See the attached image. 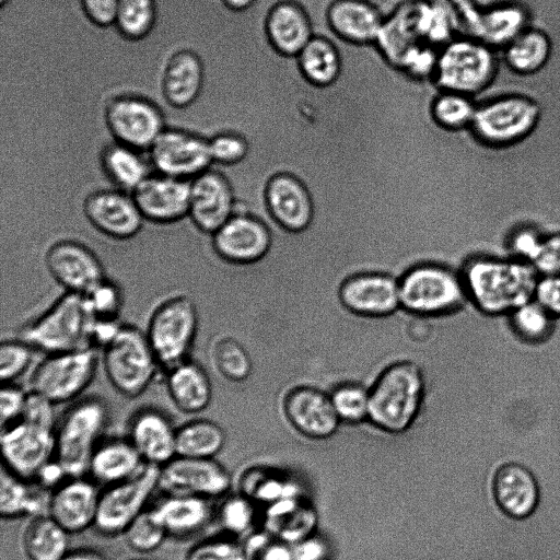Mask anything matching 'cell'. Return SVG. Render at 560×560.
Instances as JSON below:
<instances>
[{
  "label": "cell",
  "mask_w": 560,
  "mask_h": 560,
  "mask_svg": "<svg viewBox=\"0 0 560 560\" xmlns=\"http://www.w3.org/2000/svg\"><path fill=\"white\" fill-rule=\"evenodd\" d=\"M459 272L468 302L485 314L511 313L535 298L538 272L524 260L471 255Z\"/></svg>",
  "instance_id": "cell-1"
},
{
  "label": "cell",
  "mask_w": 560,
  "mask_h": 560,
  "mask_svg": "<svg viewBox=\"0 0 560 560\" xmlns=\"http://www.w3.org/2000/svg\"><path fill=\"white\" fill-rule=\"evenodd\" d=\"M425 395L422 368L409 361L394 363L370 387L369 421L386 432L404 433L420 417Z\"/></svg>",
  "instance_id": "cell-2"
},
{
  "label": "cell",
  "mask_w": 560,
  "mask_h": 560,
  "mask_svg": "<svg viewBox=\"0 0 560 560\" xmlns=\"http://www.w3.org/2000/svg\"><path fill=\"white\" fill-rule=\"evenodd\" d=\"M108 418L106 401L96 396L79 399L65 411L55 429V460L66 477L89 471Z\"/></svg>",
  "instance_id": "cell-3"
},
{
  "label": "cell",
  "mask_w": 560,
  "mask_h": 560,
  "mask_svg": "<svg viewBox=\"0 0 560 560\" xmlns=\"http://www.w3.org/2000/svg\"><path fill=\"white\" fill-rule=\"evenodd\" d=\"M94 323L85 296L66 292L22 330L21 338L46 354L90 348Z\"/></svg>",
  "instance_id": "cell-4"
},
{
  "label": "cell",
  "mask_w": 560,
  "mask_h": 560,
  "mask_svg": "<svg viewBox=\"0 0 560 560\" xmlns=\"http://www.w3.org/2000/svg\"><path fill=\"white\" fill-rule=\"evenodd\" d=\"M101 352L109 384L126 398L141 396L162 370L145 331L133 325L121 324Z\"/></svg>",
  "instance_id": "cell-5"
},
{
  "label": "cell",
  "mask_w": 560,
  "mask_h": 560,
  "mask_svg": "<svg viewBox=\"0 0 560 560\" xmlns=\"http://www.w3.org/2000/svg\"><path fill=\"white\" fill-rule=\"evenodd\" d=\"M398 281L401 307L413 314L448 315L469 303L459 270L444 264L416 265Z\"/></svg>",
  "instance_id": "cell-6"
},
{
  "label": "cell",
  "mask_w": 560,
  "mask_h": 560,
  "mask_svg": "<svg viewBox=\"0 0 560 560\" xmlns=\"http://www.w3.org/2000/svg\"><path fill=\"white\" fill-rule=\"evenodd\" d=\"M198 325L196 304L185 294L173 295L156 305L145 335L162 370L190 359Z\"/></svg>",
  "instance_id": "cell-7"
},
{
  "label": "cell",
  "mask_w": 560,
  "mask_h": 560,
  "mask_svg": "<svg viewBox=\"0 0 560 560\" xmlns=\"http://www.w3.org/2000/svg\"><path fill=\"white\" fill-rule=\"evenodd\" d=\"M497 60L492 47L472 36H457L439 52L433 79L444 91L474 95L493 80Z\"/></svg>",
  "instance_id": "cell-8"
},
{
  "label": "cell",
  "mask_w": 560,
  "mask_h": 560,
  "mask_svg": "<svg viewBox=\"0 0 560 560\" xmlns=\"http://www.w3.org/2000/svg\"><path fill=\"white\" fill-rule=\"evenodd\" d=\"M540 107L533 98L508 94L477 104L470 125L476 141L488 147H508L526 138L537 126Z\"/></svg>",
  "instance_id": "cell-9"
},
{
  "label": "cell",
  "mask_w": 560,
  "mask_h": 560,
  "mask_svg": "<svg viewBox=\"0 0 560 560\" xmlns=\"http://www.w3.org/2000/svg\"><path fill=\"white\" fill-rule=\"evenodd\" d=\"M100 362L93 347L46 354L30 377V390L55 405L73 401L92 384Z\"/></svg>",
  "instance_id": "cell-10"
},
{
  "label": "cell",
  "mask_w": 560,
  "mask_h": 560,
  "mask_svg": "<svg viewBox=\"0 0 560 560\" xmlns=\"http://www.w3.org/2000/svg\"><path fill=\"white\" fill-rule=\"evenodd\" d=\"M160 466L145 464L131 478L110 485L101 493L95 526L105 535L124 534L159 488Z\"/></svg>",
  "instance_id": "cell-11"
},
{
  "label": "cell",
  "mask_w": 560,
  "mask_h": 560,
  "mask_svg": "<svg viewBox=\"0 0 560 560\" xmlns=\"http://www.w3.org/2000/svg\"><path fill=\"white\" fill-rule=\"evenodd\" d=\"M2 466L24 478H38L55 460V430L19 419L1 427Z\"/></svg>",
  "instance_id": "cell-12"
},
{
  "label": "cell",
  "mask_w": 560,
  "mask_h": 560,
  "mask_svg": "<svg viewBox=\"0 0 560 560\" xmlns=\"http://www.w3.org/2000/svg\"><path fill=\"white\" fill-rule=\"evenodd\" d=\"M147 153L155 173L187 180L213 164L209 140L180 128L166 127Z\"/></svg>",
  "instance_id": "cell-13"
},
{
  "label": "cell",
  "mask_w": 560,
  "mask_h": 560,
  "mask_svg": "<svg viewBox=\"0 0 560 560\" xmlns=\"http://www.w3.org/2000/svg\"><path fill=\"white\" fill-rule=\"evenodd\" d=\"M107 127L115 141L148 151L166 128L160 106L137 95L112 100L105 112Z\"/></svg>",
  "instance_id": "cell-14"
},
{
  "label": "cell",
  "mask_w": 560,
  "mask_h": 560,
  "mask_svg": "<svg viewBox=\"0 0 560 560\" xmlns=\"http://www.w3.org/2000/svg\"><path fill=\"white\" fill-rule=\"evenodd\" d=\"M44 260L51 278L66 292L86 294L106 279L97 255L77 240L61 238L54 242Z\"/></svg>",
  "instance_id": "cell-15"
},
{
  "label": "cell",
  "mask_w": 560,
  "mask_h": 560,
  "mask_svg": "<svg viewBox=\"0 0 560 560\" xmlns=\"http://www.w3.org/2000/svg\"><path fill=\"white\" fill-rule=\"evenodd\" d=\"M231 485L228 470L214 458L176 456L160 467L159 488L167 494L215 498Z\"/></svg>",
  "instance_id": "cell-16"
},
{
  "label": "cell",
  "mask_w": 560,
  "mask_h": 560,
  "mask_svg": "<svg viewBox=\"0 0 560 560\" xmlns=\"http://www.w3.org/2000/svg\"><path fill=\"white\" fill-rule=\"evenodd\" d=\"M83 214L91 229L115 241H129L145 226L132 195L118 189H103L90 195Z\"/></svg>",
  "instance_id": "cell-17"
},
{
  "label": "cell",
  "mask_w": 560,
  "mask_h": 560,
  "mask_svg": "<svg viewBox=\"0 0 560 560\" xmlns=\"http://www.w3.org/2000/svg\"><path fill=\"white\" fill-rule=\"evenodd\" d=\"M210 238L213 253L229 265L255 262L267 254L271 245L267 224L244 212H235Z\"/></svg>",
  "instance_id": "cell-18"
},
{
  "label": "cell",
  "mask_w": 560,
  "mask_h": 560,
  "mask_svg": "<svg viewBox=\"0 0 560 560\" xmlns=\"http://www.w3.org/2000/svg\"><path fill=\"white\" fill-rule=\"evenodd\" d=\"M235 212L233 188L219 170L211 167L191 180L188 218L199 233L211 236Z\"/></svg>",
  "instance_id": "cell-19"
},
{
  "label": "cell",
  "mask_w": 560,
  "mask_h": 560,
  "mask_svg": "<svg viewBox=\"0 0 560 560\" xmlns=\"http://www.w3.org/2000/svg\"><path fill=\"white\" fill-rule=\"evenodd\" d=\"M191 180L153 172L132 192L144 220L171 225L189 214Z\"/></svg>",
  "instance_id": "cell-20"
},
{
  "label": "cell",
  "mask_w": 560,
  "mask_h": 560,
  "mask_svg": "<svg viewBox=\"0 0 560 560\" xmlns=\"http://www.w3.org/2000/svg\"><path fill=\"white\" fill-rule=\"evenodd\" d=\"M343 305L364 316H387L401 307L399 281L384 272H361L348 278L340 290Z\"/></svg>",
  "instance_id": "cell-21"
},
{
  "label": "cell",
  "mask_w": 560,
  "mask_h": 560,
  "mask_svg": "<svg viewBox=\"0 0 560 560\" xmlns=\"http://www.w3.org/2000/svg\"><path fill=\"white\" fill-rule=\"evenodd\" d=\"M284 409L292 427L310 439H329L342 425L329 394L315 387L303 386L291 392Z\"/></svg>",
  "instance_id": "cell-22"
},
{
  "label": "cell",
  "mask_w": 560,
  "mask_h": 560,
  "mask_svg": "<svg viewBox=\"0 0 560 560\" xmlns=\"http://www.w3.org/2000/svg\"><path fill=\"white\" fill-rule=\"evenodd\" d=\"M176 433L177 428L163 411L143 407L130 417L127 439L145 464L161 467L177 456Z\"/></svg>",
  "instance_id": "cell-23"
},
{
  "label": "cell",
  "mask_w": 560,
  "mask_h": 560,
  "mask_svg": "<svg viewBox=\"0 0 560 560\" xmlns=\"http://www.w3.org/2000/svg\"><path fill=\"white\" fill-rule=\"evenodd\" d=\"M101 493L82 477L62 482L48 501V515L69 534L81 533L95 525Z\"/></svg>",
  "instance_id": "cell-24"
},
{
  "label": "cell",
  "mask_w": 560,
  "mask_h": 560,
  "mask_svg": "<svg viewBox=\"0 0 560 560\" xmlns=\"http://www.w3.org/2000/svg\"><path fill=\"white\" fill-rule=\"evenodd\" d=\"M491 490L500 511L513 520L530 516L540 500L536 477L520 463L501 465L493 475Z\"/></svg>",
  "instance_id": "cell-25"
},
{
  "label": "cell",
  "mask_w": 560,
  "mask_h": 560,
  "mask_svg": "<svg viewBox=\"0 0 560 560\" xmlns=\"http://www.w3.org/2000/svg\"><path fill=\"white\" fill-rule=\"evenodd\" d=\"M266 201L273 220L289 231H303L312 221L314 207L310 191L293 175L283 173L271 178Z\"/></svg>",
  "instance_id": "cell-26"
},
{
  "label": "cell",
  "mask_w": 560,
  "mask_h": 560,
  "mask_svg": "<svg viewBox=\"0 0 560 560\" xmlns=\"http://www.w3.org/2000/svg\"><path fill=\"white\" fill-rule=\"evenodd\" d=\"M165 372L166 390L177 410L198 415L211 405L212 382L199 363L187 359Z\"/></svg>",
  "instance_id": "cell-27"
},
{
  "label": "cell",
  "mask_w": 560,
  "mask_h": 560,
  "mask_svg": "<svg viewBox=\"0 0 560 560\" xmlns=\"http://www.w3.org/2000/svg\"><path fill=\"white\" fill-rule=\"evenodd\" d=\"M203 68L196 54L182 50L172 56L162 79L166 104L164 116L192 104L202 91Z\"/></svg>",
  "instance_id": "cell-28"
},
{
  "label": "cell",
  "mask_w": 560,
  "mask_h": 560,
  "mask_svg": "<svg viewBox=\"0 0 560 560\" xmlns=\"http://www.w3.org/2000/svg\"><path fill=\"white\" fill-rule=\"evenodd\" d=\"M328 20L335 33L346 42L375 43L384 24V15L368 0H336Z\"/></svg>",
  "instance_id": "cell-29"
},
{
  "label": "cell",
  "mask_w": 560,
  "mask_h": 560,
  "mask_svg": "<svg viewBox=\"0 0 560 560\" xmlns=\"http://www.w3.org/2000/svg\"><path fill=\"white\" fill-rule=\"evenodd\" d=\"M267 31L272 45L289 56H298L314 36L307 13L294 1H281L271 9Z\"/></svg>",
  "instance_id": "cell-30"
},
{
  "label": "cell",
  "mask_w": 560,
  "mask_h": 560,
  "mask_svg": "<svg viewBox=\"0 0 560 560\" xmlns=\"http://www.w3.org/2000/svg\"><path fill=\"white\" fill-rule=\"evenodd\" d=\"M101 163L110 187L128 194L154 172L147 151L117 141L104 149Z\"/></svg>",
  "instance_id": "cell-31"
},
{
  "label": "cell",
  "mask_w": 560,
  "mask_h": 560,
  "mask_svg": "<svg viewBox=\"0 0 560 560\" xmlns=\"http://www.w3.org/2000/svg\"><path fill=\"white\" fill-rule=\"evenodd\" d=\"M144 465L128 439H109L97 445L89 472L96 481L110 486L137 475Z\"/></svg>",
  "instance_id": "cell-32"
},
{
  "label": "cell",
  "mask_w": 560,
  "mask_h": 560,
  "mask_svg": "<svg viewBox=\"0 0 560 560\" xmlns=\"http://www.w3.org/2000/svg\"><path fill=\"white\" fill-rule=\"evenodd\" d=\"M209 359L217 375L235 392L254 371L247 348L229 332H221L211 340Z\"/></svg>",
  "instance_id": "cell-33"
},
{
  "label": "cell",
  "mask_w": 560,
  "mask_h": 560,
  "mask_svg": "<svg viewBox=\"0 0 560 560\" xmlns=\"http://www.w3.org/2000/svg\"><path fill=\"white\" fill-rule=\"evenodd\" d=\"M154 510L168 535L192 534L210 517L208 499L196 495L167 494Z\"/></svg>",
  "instance_id": "cell-34"
},
{
  "label": "cell",
  "mask_w": 560,
  "mask_h": 560,
  "mask_svg": "<svg viewBox=\"0 0 560 560\" xmlns=\"http://www.w3.org/2000/svg\"><path fill=\"white\" fill-rule=\"evenodd\" d=\"M69 535L50 515L35 516L23 534L28 560H61L69 551Z\"/></svg>",
  "instance_id": "cell-35"
},
{
  "label": "cell",
  "mask_w": 560,
  "mask_h": 560,
  "mask_svg": "<svg viewBox=\"0 0 560 560\" xmlns=\"http://www.w3.org/2000/svg\"><path fill=\"white\" fill-rule=\"evenodd\" d=\"M225 443L224 428L213 420L194 419L177 428V456L214 458Z\"/></svg>",
  "instance_id": "cell-36"
},
{
  "label": "cell",
  "mask_w": 560,
  "mask_h": 560,
  "mask_svg": "<svg viewBox=\"0 0 560 560\" xmlns=\"http://www.w3.org/2000/svg\"><path fill=\"white\" fill-rule=\"evenodd\" d=\"M526 10L516 3L494 5L482 12L476 37L491 47H505L527 28Z\"/></svg>",
  "instance_id": "cell-37"
},
{
  "label": "cell",
  "mask_w": 560,
  "mask_h": 560,
  "mask_svg": "<svg viewBox=\"0 0 560 560\" xmlns=\"http://www.w3.org/2000/svg\"><path fill=\"white\" fill-rule=\"evenodd\" d=\"M504 59L518 74H534L542 69L551 55L549 36L540 30L527 27L504 47Z\"/></svg>",
  "instance_id": "cell-38"
},
{
  "label": "cell",
  "mask_w": 560,
  "mask_h": 560,
  "mask_svg": "<svg viewBox=\"0 0 560 560\" xmlns=\"http://www.w3.org/2000/svg\"><path fill=\"white\" fill-rule=\"evenodd\" d=\"M313 509L298 499L276 503L267 514L269 532L282 541L302 540L314 527Z\"/></svg>",
  "instance_id": "cell-39"
},
{
  "label": "cell",
  "mask_w": 560,
  "mask_h": 560,
  "mask_svg": "<svg viewBox=\"0 0 560 560\" xmlns=\"http://www.w3.org/2000/svg\"><path fill=\"white\" fill-rule=\"evenodd\" d=\"M298 60L306 79L317 85L331 84L341 72L340 55L324 37L313 36L298 54Z\"/></svg>",
  "instance_id": "cell-40"
},
{
  "label": "cell",
  "mask_w": 560,
  "mask_h": 560,
  "mask_svg": "<svg viewBox=\"0 0 560 560\" xmlns=\"http://www.w3.org/2000/svg\"><path fill=\"white\" fill-rule=\"evenodd\" d=\"M42 494L24 479L2 466L0 475V514L3 518L40 515Z\"/></svg>",
  "instance_id": "cell-41"
},
{
  "label": "cell",
  "mask_w": 560,
  "mask_h": 560,
  "mask_svg": "<svg viewBox=\"0 0 560 560\" xmlns=\"http://www.w3.org/2000/svg\"><path fill=\"white\" fill-rule=\"evenodd\" d=\"M476 107L472 96L443 90L434 100L432 113L439 125L458 131L470 128Z\"/></svg>",
  "instance_id": "cell-42"
},
{
  "label": "cell",
  "mask_w": 560,
  "mask_h": 560,
  "mask_svg": "<svg viewBox=\"0 0 560 560\" xmlns=\"http://www.w3.org/2000/svg\"><path fill=\"white\" fill-rule=\"evenodd\" d=\"M334 408L345 424H359L369 421L370 388L355 382L337 386L329 394Z\"/></svg>",
  "instance_id": "cell-43"
},
{
  "label": "cell",
  "mask_w": 560,
  "mask_h": 560,
  "mask_svg": "<svg viewBox=\"0 0 560 560\" xmlns=\"http://www.w3.org/2000/svg\"><path fill=\"white\" fill-rule=\"evenodd\" d=\"M553 316L535 299L511 312V325L526 341L538 342L548 338L553 329Z\"/></svg>",
  "instance_id": "cell-44"
},
{
  "label": "cell",
  "mask_w": 560,
  "mask_h": 560,
  "mask_svg": "<svg viewBox=\"0 0 560 560\" xmlns=\"http://www.w3.org/2000/svg\"><path fill=\"white\" fill-rule=\"evenodd\" d=\"M156 14V0H119L115 25L129 38H142L153 28Z\"/></svg>",
  "instance_id": "cell-45"
},
{
  "label": "cell",
  "mask_w": 560,
  "mask_h": 560,
  "mask_svg": "<svg viewBox=\"0 0 560 560\" xmlns=\"http://www.w3.org/2000/svg\"><path fill=\"white\" fill-rule=\"evenodd\" d=\"M127 545L135 551L148 553L162 546L168 535L154 508L145 509L124 532Z\"/></svg>",
  "instance_id": "cell-46"
},
{
  "label": "cell",
  "mask_w": 560,
  "mask_h": 560,
  "mask_svg": "<svg viewBox=\"0 0 560 560\" xmlns=\"http://www.w3.org/2000/svg\"><path fill=\"white\" fill-rule=\"evenodd\" d=\"M35 349L21 339L2 340L0 345V377L2 384L14 383L30 368Z\"/></svg>",
  "instance_id": "cell-47"
},
{
  "label": "cell",
  "mask_w": 560,
  "mask_h": 560,
  "mask_svg": "<svg viewBox=\"0 0 560 560\" xmlns=\"http://www.w3.org/2000/svg\"><path fill=\"white\" fill-rule=\"evenodd\" d=\"M83 295L95 320H118L124 296L117 284L106 278Z\"/></svg>",
  "instance_id": "cell-48"
},
{
  "label": "cell",
  "mask_w": 560,
  "mask_h": 560,
  "mask_svg": "<svg viewBox=\"0 0 560 560\" xmlns=\"http://www.w3.org/2000/svg\"><path fill=\"white\" fill-rule=\"evenodd\" d=\"M212 166H233L244 161L248 144L244 137L234 132H221L209 139Z\"/></svg>",
  "instance_id": "cell-49"
},
{
  "label": "cell",
  "mask_w": 560,
  "mask_h": 560,
  "mask_svg": "<svg viewBox=\"0 0 560 560\" xmlns=\"http://www.w3.org/2000/svg\"><path fill=\"white\" fill-rule=\"evenodd\" d=\"M186 560H249L247 550L230 538H209L192 546Z\"/></svg>",
  "instance_id": "cell-50"
},
{
  "label": "cell",
  "mask_w": 560,
  "mask_h": 560,
  "mask_svg": "<svg viewBox=\"0 0 560 560\" xmlns=\"http://www.w3.org/2000/svg\"><path fill=\"white\" fill-rule=\"evenodd\" d=\"M254 510L250 499L233 495L224 500L219 510L220 525L229 533L243 534L252 526Z\"/></svg>",
  "instance_id": "cell-51"
},
{
  "label": "cell",
  "mask_w": 560,
  "mask_h": 560,
  "mask_svg": "<svg viewBox=\"0 0 560 560\" xmlns=\"http://www.w3.org/2000/svg\"><path fill=\"white\" fill-rule=\"evenodd\" d=\"M528 264L542 276L560 275V233L541 235Z\"/></svg>",
  "instance_id": "cell-52"
},
{
  "label": "cell",
  "mask_w": 560,
  "mask_h": 560,
  "mask_svg": "<svg viewBox=\"0 0 560 560\" xmlns=\"http://www.w3.org/2000/svg\"><path fill=\"white\" fill-rule=\"evenodd\" d=\"M55 404L45 396L28 390L23 413L20 419L30 423L56 429Z\"/></svg>",
  "instance_id": "cell-53"
},
{
  "label": "cell",
  "mask_w": 560,
  "mask_h": 560,
  "mask_svg": "<svg viewBox=\"0 0 560 560\" xmlns=\"http://www.w3.org/2000/svg\"><path fill=\"white\" fill-rule=\"evenodd\" d=\"M27 393L14 383H4L0 390L1 427L19 420L23 413Z\"/></svg>",
  "instance_id": "cell-54"
},
{
  "label": "cell",
  "mask_w": 560,
  "mask_h": 560,
  "mask_svg": "<svg viewBox=\"0 0 560 560\" xmlns=\"http://www.w3.org/2000/svg\"><path fill=\"white\" fill-rule=\"evenodd\" d=\"M249 560H294V556L282 544L271 537H258L246 549Z\"/></svg>",
  "instance_id": "cell-55"
},
{
  "label": "cell",
  "mask_w": 560,
  "mask_h": 560,
  "mask_svg": "<svg viewBox=\"0 0 560 560\" xmlns=\"http://www.w3.org/2000/svg\"><path fill=\"white\" fill-rule=\"evenodd\" d=\"M534 299L553 317H560V275L538 279Z\"/></svg>",
  "instance_id": "cell-56"
},
{
  "label": "cell",
  "mask_w": 560,
  "mask_h": 560,
  "mask_svg": "<svg viewBox=\"0 0 560 560\" xmlns=\"http://www.w3.org/2000/svg\"><path fill=\"white\" fill-rule=\"evenodd\" d=\"M85 15L94 23L107 26L115 24L119 0H80Z\"/></svg>",
  "instance_id": "cell-57"
},
{
  "label": "cell",
  "mask_w": 560,
  "mask_h": 560,
  "mask_svg": "<svg viewBox=\"0 0 560 560\" xmlns=\"http://www.w3.org/2000/svg\"><path fill=\"white\" fill-rule=\"evenodd\" d=\"M541 235L532 228H522L514 232L510 238V248L518 259L528 262Z\"/></svg>",
  "instance_id": "cell-58"
},
{
  "label": "cell",
  "mask_w": 560,
  "mask_h": 560,
  "mask_svg": "<svg viewBox=\"0 0 560 560\" xmlns=\"http://www.w3.org/2000/svg\"><path fill=\"white\" fill-rule=\"evenodd\" d=\"M61 560H107L106 557L92 549H78L68 551Z\"/></svg>",
  "instance_id": "cell-59"
},
{
  "label": "cell",
  "mask_w": 560,
  "mask_h": 560,
  "mask_svg": "<svg viewBox=\"0 0 560 560\" xmlns=\"http://www.w3.org/2000/svg\"><path fill=\"white\" fill-rule=\"evenodd\" d=\"M257 0H222L233 11H245L252 8Z\"/></svg>",
  "instance_id": "cell-60"
},
{
  "label": "cell",
  "mask_w": 560,
  "mask_h": 560,
  "mask_svg": "<svg viewBox=\"0 0 560 560\" xmlns=\"http://www.w3.org/2000/svg\"><path fill=\"white\" fill-rule=\"evenodd\" d=\"M9 0H0V7L4 5Z\"/></svg>",
  "instance_id": "cell-61"
}]
</instances>
